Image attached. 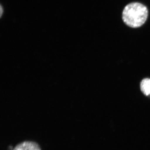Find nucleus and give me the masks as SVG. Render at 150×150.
Returning <instances> with one entry per match:
<instances>
[{"label": "nucleus", "instance_id": "1", "mask_svg": "<svg viewBox=\"0 0 150 150\" xmlns=\"http://www.w3.org/2000/svg\"><path fill=\"white\" fill-rule=\"evenodd\" d=\"M148 16L146 7L139 3H132L127 5L122 13L124 23L134 28L142 26L146 21Z\"/></svg>", "mask_w": 150, "mask_h": 150}, {"label": "nucleus", "instance_id": "2", "mask_svg": "<svg viewBox=\"0 0 150 150\" xmlns=\"http://www.w3.org/2000/svg\"><path fill=\"white\" fill-rule=\"evenodd\" d=\"M13 150H41L40 147L35 142H24L17 145Z\"/></svg>", "mask_w": 150, "mask_h": 150}, {"label": "nucleus", "instance_id": "3", "mask_svg": "<svg viewBox=\"0 0 150 150\" xmlns=\"http://www.w3.org/2000/svg\"><path fill=\"white\" fill-rule=\"evenodd\" d=\"M141 91L145 95H150V79H145L141 82Z\"/></svg>", "mask_w": 150, "mask_h": 150}, {"label": "nucleus", "instance_id": "4", "mask_svg": "<svg viewBox=\"0 0 150 150\" xmlns=\"http://www.w3.org/2000/svg\"><path fill=\"white\" fill-rule=\"evenodd\" d=\"M3 11H3V8H2V6L1 5V16H0L1 17L2 16V14L3 13Z\"/></svg>", "mask_w": 150, "mask_h": 150}]
</instances>
